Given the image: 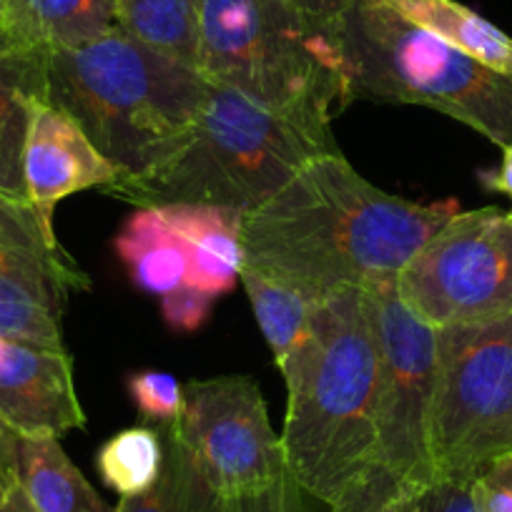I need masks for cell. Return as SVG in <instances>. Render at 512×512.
Returning <instances> with one entry per match:
<instances>
[{"instance_id": "obj_19", "label": "cell", "mask_w": 512, "mask_h": 512, "mask_svg": "<svg viewBox=\"0 0 512 512\" xmlns=\"http://www.w3.org/2000/svg\"><path fill=\"white\" fill-rule=\"evenodd\" d=\"M21 485L36 512H116L73 465L58 437H21Z\"/></svg>"}, {"instance_id": "obj_18", "label": "cell", "mask_w": 512, "mask_h": 512, "mask_svg": "<svg viewBox=\"0 0 512 512\" xmlns=\"http://www.w3.org/2000/svg\"><path fill=\"white\" fill-rule=\"evenodd\" d=\"M113 249L141 292L164 297L186 284L189 264L184 246L154 206H136L113 236Z\"/></svg>"}, {"instance_id": "obj_15", "label": "cell", "mask_w": 512, "mask_h": 512, "mask_svg": "<svg viewBox=\"0 0 512 512\" xmlns=\"http://www.w3.org/2000/svg\"><path fill=\"white\" fill-rule=\"evenodd\" d=\"M51 56L0 31V191L26 199L23 149L33 113L48 101Z\"/></svg>"}, {"instance_id": "obj_35", "label": "cell", "mask_w": 512, "mask_h": 512, "mask_svg": "<svg viewBox=\"0 0 512 512\" xmlns=\"http://www.w3.org/2000/svg\"><path fill=\"white\" fill-rule=\"evenodd\" d=\"M510 216H512V209H510Z\"/></svg>"}, {"instance_id": "obj_8", "label": "cell", "mask_w": 512, "mask_h": 512, "mask_svg": "<svg viewBox=\"0 0 512 512\" xmlns=\"http://www.w3.org/2000/svg\"><path fill=\"white\" fill-rule=\"evenodd\" d=\"M397 292L435 329L512 312V216L497 206L460 211L417 249Z\"/></svg>"}, {"instance_id": "obj_10", "label": "cell", "mask_w": 512, "mask_h": 512, "mask_svg": "<svg viewBox=\"0 0 512 512\" xmlns=\"http://www.w3.org/2000/svg\"><path fill=\"white\" fill-rule=\"evenodd\" d=\"M176 432L224 502L262 495L289 477L262 387L244 374L191 379Z\"/></svg>"}, {"instance_id": "obj_3", "label": "cell", "mask_w": 512, "mask_h": 512, "mask_svg": "<svg viewBox=\"0 0 512 512\" xmlns=\"http://www.w3.org/2000/svg\"><path fill=\"white\" fill-rule=\"evenodd\" d=\"M206 88L199 68L174 61L118 26L48 61V101L121 171L116 186L144 179L186 144Z\"/></svg>"}, {"instance_id": "obj_20", "label": "cell", "mask_w": 512, "mask_h": 512, "mask_svg": "<svg viewBox=\"0 0 512 512\" xmlns=\"http://www.w3.org/2000/svg\"><path fill=\"white\" fill-rule=\"evenodd\" d=\"M111 6L123 33L199 68V0H111Z\"/></svg>"}, {"instance_id": "obj_33", "label": "cell", "mask_w": 512, "mask_h": 512, "mask_svg": "<svg viewBox=\"0 0 512 512\" xmlns=\"http://www.w3.org/2000/svg\"><path fill=\"white\" fill-rule=\"evenodd\" d=\"M0 512H36V507H33L31 497L26 495L23 485H18L6 500L0 502Z\"/></svg>"}, {"instance_id": "obj_34", "label": "cell", "mask_w": 512, "mask_h": 512, "mask_svg": "<svg viewBox=\"0 0 512 512\" xmlns=\"http://www.w3.org/2000/svg\"><path fill=\"white\" fill-rule=\"evenodd\" d=\"M347 3H349V6H352V3H354V0H347Z\"/></svg>"}, {"instance_id": "obj_28", "label": "cell", "mask_w": 512, "mask_h": 512, "mask_svg": "<svg viewBox=\"0 0 512 512\" xmlns=\"http://www.w3.org/2000/svg\"><path fill=\"white\" fill-rule=\"evenodd\" d=\"M412 512H480V507L472 495V480L437 477L417 492Z\"/></svg>"}, {"instance_id": "obj_30", "label": "cell", "mask_w": 512, "mask_h": 512, "mask_svg": "<svg viewBox=\"0 0 512 512\" xmlns=\"http://www.w3.org/2000/svg\"><path fill=\"white\" fill-rule=\"evenodd\" d=\"M294 480L287 477L284 482H279L272 490L262 492V495L244 497V500H231L224 505V512H297L294 510Z\"/></svg>"}, {"instance_id": "obj_13", "label": "cell", "mask_w": 512, "mask_h": 512, "mask_svg": "<svg viewBox=\"0 0 512 512\" xmlns=\"http://www.w3.org/2000/svg\"><path fill=\"white\" fill-rule=\"evenodd\" d=\"M121 179V171L66 111L51 101L36 108L23 149V181L26 199L48 231L56 234L53 214L63 199L86 189L108 191Z\"/></svg>"}, {"instance_id": "obj_12", "label": "cell", "mask_w": 512, "mask_h": 512, "mask_svg": "<svg viewBox=\"0 0 512 512\" xmlns=\"http://www.w3.org/2000/svg\"><path fill=\"white\" fill-rule=\"evenodd\" d=\"M0 422L21 437H58L86 427L68 352L0 337Z\"/></svg>"}, {"instance_id": "obj_32", "label": "cell", "mask_w": 512, "mask_h": 512, "mask_svg": "<svg viewBox=\"0 0 512 512\" xmlns=\"http://www.w3.org/2000/svg\"><path fill=\"white\" fill-rule=\"evenodd\" d=\"M292 3L327 18H339L349 8L347 0H292Z\"/></svg>"}, {"instance_id": "obj_16", "label": "cell", "mask_w": 512, "mask_h": 512, "mask_svg": "<svg viewBox=\"0 0 512 512\" xmlns=\"http://www.w3.org/2000/svg\"><path fill=\"white\" fill-rule=\"evenodd\" d=\"M113 28L111 0H0V31L48 56L88 46Z\"/></svg>"}, {"instance_id": "obj_26", "label": "cell", "mask_w": 512, "mask_h": 512, "mask_svg": "<svg viewBox=\"0 0 512 512\" xmlns=\"http://www.w3.org/2000/svg\"><path fill=\"white\" fill-rule=\"evenodd\" d=\"M214 302L216 297L201 292L194 284H181L161 297V314L169 329L179 334H194L209 322Z\"/></svg>"}, {"instance_id": "obj_11", "label": "cell", "mask_w": 512, "mask_h": 512, "mask_svg": "<svg viewBox=\"0 0 512 512\" xmlns=\"http://www.w3.org/2000/svg\"><path fill=\"white\" fill-rule=\"evenodd\" d=\"M91 287L28 199L0 191V337L66 352L68 297Z\"/></svg>"}, {"instance_id": "obj_29", "label": "cell", "mask_w": 512, "mask_h": 512, "mask_svg": "<svg viewBox=\"0 0 512 512\" xmlns=\"http://www.w3.org/2000/svg\"><path fill=\"white\" fill-rule=\"evenodd\" d=\"M21 485V435L0 422V502Z\"/></svg>"}, {"instance_id": "obj_1", "label": "cell", "mask_w": 512, "mask_h": 512, "mask_svg": "<svg viewBox=\"0 0 512 512\" xmlns=\"http://www.w3.org/2000/svg\"><path fill=\"white\" fill-rule=\"evenodd\" d=\"M460 201L417 204L369 184L339 154L304 166L277 196L244 214V267L322 302L342 289L397 284Z\"/></svg>"}, {"instance_id": "obj_27", "label": "cell", "mask_w": 512, "mask_h": 512, "mask_svg": "<svg viewBox=\"0 0 512 512\" xmlns=\"http://www.w3.org/2000/svg\"><path fill=\"white\" fill-rule=\"evenodd\" d=\"M480 512H512V452L487 462L472 480Z\"/></svg>"}, {"instance_id": "obj_31", "label": "cell", "mask_w": 512, "mask_h": 512, "mask_svg": "<svg viewBox=\"0 0 512 512\" xmlns=\"http://www.w3.org/2000/svg\"><path fill=\"white\" fill-rule=\"evenodd\" d=\"M480 181L485 189L500 191L512 199V146L502 149V164L492 171H482Z\"/></svg>"}, {"instance_id": "obj_5", "label": "cell", "mask_w": 512, "mask_h": 512, "mask_svg": "<svg viewBox=\"0 0 512 512\" xmlns=\"http://www.w3.org/2000/svg\"><path fill=\"white\" fill-rule=\"evenodd\" d=\"M199 71L279 111L332 121L352 106L339 18L292 0H199Z\"/></svg>"}, {"instance_id": "obj_17", "label": "cell", "mask_w": 512, "mask_h": 512, "mask_svg": "<svg viewBox=\"0 0 512 512\" xmlns=\"http://www.w3.org/2000/svg\"><path fill=\"white\" fill-rule=\"evenodd\" d=\"M482 66L512 76V38L457 0H379Z\"/></svg>"}, {"instance_id": "obj_6", "label": "cell", "mask_w": 512, "mask_h": 512, "mask_svg": "<svg viewBox=\"0 0 512 512\" xmlns=\"http://www.w3.org/2000/svg\"><path fill=\"white\" fill-rule=\"evenodd\" d=\"M352 101L427 106L497 144L512 146V76L492 71L379 0L339 16Z\"/></svg>"}, {"instance_id": "obj_21", "label": "cell", "mask_w": 512, "mask_h": 512, "mask_svg": "<svg viewBox=\"0 0 512 512\" xmlns=\"http://www.w3.org/2000/svg\"><path fill=\"white\" fill-rule=\"evenodd\" d=\"M159 432L166 452L161 477L144 495L121 497L116 512H224L226 502L209 485L176 427Z\"/></svg>"}, {"instance_id": "obj_7", "label": "cell", "mask_w": 512, "mask_h": 512, "mask_svg": "<svg viewBox=\"0 0 512 512\" xmlns=\"http://www.w3.org/2000/svg\"><path fill=\"white\" fill-rule=\"evenodd\" d=\"M427 442L435 480H475L487 462L512 452V312L437 329Z\"/></svg>"}, {"instance_id": "obj_25", "label": "cell", "mask_w": 512, "mask_h": 512, "mask_svg": "<svg viewBox=\"0 0 512 512\" xmlns=\"http://www.w3.org/2000/svg\"><path fill=\"white\" fill-rule=\"evenodd\" d=\"M422 487L407 485L405 480L377 465L342 495L332 512H412L417 492Z\"/></svg>"}, {"instance_id": "obj_2", "label": "cell", "mask_w": 512, "mask_h": 512, "mask_svg": "<svg viewBox=\"0 0 512 512\" xmlns=\"http://www.w3.org/2000/svg\"><path fill=\"white\" fill-rule=\"evenodd\" d=\"M282 450L299 490L329 507L377 467L379 347L367 289H342L312 307L287 362Z\"/></svg>"}, {"instance_id": "obj_22", "label": "cell", "mask_w": 512, "mask_h": 512, "mask_svg": "<svg viewBox=\"0 0 512 512\" xmlns=\"http://www.w3.org/2000/svg\"><path fill=\"white\" fill-rule=\"evenodd\" d=\"M239 282L244 284L256 324L272 349L274 362L277 367H282L307 332L314 302H309L297 289L274 282L249 267L241 269Z\"/></svg>"}, {"instance_id": "obj_14", "label": "cell", "mask_w": 512, "mask_h": 512, "mask_svg": "<svg viewBox=\"0 0 512 512\" xmlns=\"http://www.w3.org/2000/svg\"><path fill=\"white\" fill-rule=\"evenodd\" d=\"M154 209L184 246L186 284L216 299L229 294L244 269V214L211 204H159Z\"/></svg>"}, {"instance_id": "obj_24", "label": "cell", "mask_w": 512, "mask_h": 512, "mask_svg": "<svg viewBox=\"0 0 512 512\" xmlns=\"http://www.w3.org/2000/svg\"><path fill=\"white\" fill-rule=\"evenodd\" d=\"M126 390L139 415L159 430L179 425L184 417V384L164 369H139L128 374Z\"/></svg>"}, {"instance_id": "obj_4", "label": "cell", "mask_w": 512, "mask_h": 512, "mask_svg": "<svg viewBox=\"0 0 512 512\" xmlns=\"http://www.w3.org/2000/svg\"><path fill=\"white\" fill-rule=\"evenodd\" d=\"M329 154H339L329 118L262 106L209 81L186 144L149 176L108 194L136 206L211 204L249 214Z\"/></svg>"}, {"instance_id": "obj_23", "label": "cell", "mask_w": 512, "mask_h": 512, "mask_svg": "<svg viewBox=\"0 0 512 512\" xmlns=\"http://www.w3.org/2000/svg\"><path fill=\"white\" fill-rule=\"evenodd\" d=\"M164 437L151 427H128L108 437L96 452V470L103 485L118 497L149 492L164 470Z\"/></svg>"}, {"instance_id": "obj_9", "label": "cell", "mask_w": 512, "mask_h": 512, "mask_svg": "<svg viewBox=\"0 0 512 512\" xmlns=\"http://www.w3.org/2000/svg\"><path fill=\"white\" fill-rule=\"evenodd\" d=\"M379 347L377 462L407 485L435 480L430 410L437 374V329L412 312L397 284L367 289Z\"/></svg>"}]
</instances>
